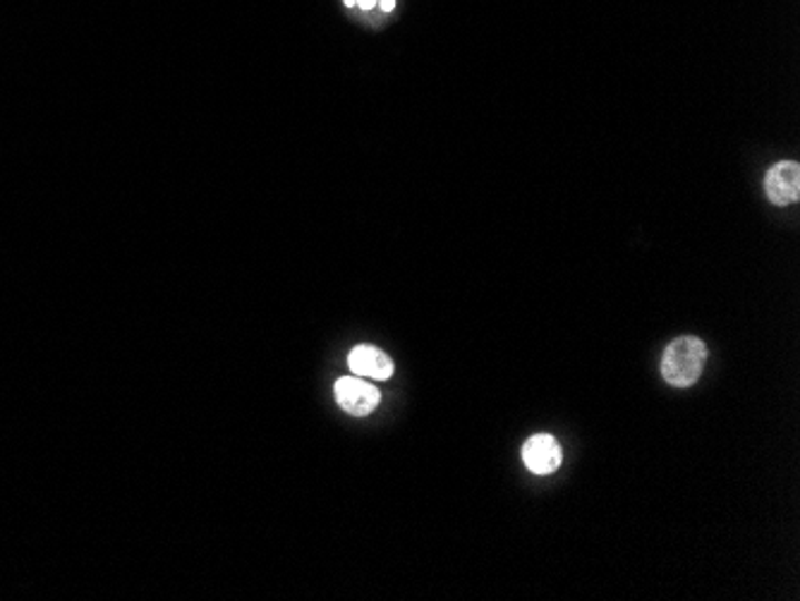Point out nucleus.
Masks as SVG:
<instances>
[{"label": "nucleus", "instance_id": "obj_1", "mask_svg": "<svg viewBox=\"0 0 800 601\" xmlns=\"http://www.w3.org/2000/svg\"><path fill=\"white\" fill-rule=\"evenodd\" d=\"M708 345L695 336H681L671 341L662 357V376L669 386L688 388L693 386L704 365H708Z\"/></svg>", "mask_w": 800, "mask_h": 601}, {"label": "nucleus", "instance_id": "obj_2", "mask_svg": "<svg viewBox=\"0 0 800 601\" xmlns=\"http://www.w3.org/2000/svg\"><path fill=\"white\" fill-rule=\"evenodd\" d=\"M336 403L353 417H367L382 403V393L365 376H343L336 382Z\"/></svg>", "mask_w": 800, "mask_h": 601}, {"label": "nucleus", "instance_id": "obj_3", "mask_svg": "<svg viewBox=\"0 0 800 601\" xmlns=\"http://www.w3.org/2000/svg\"><path fill=\"white\" fill-rule=\"evenodd\" d=\"M764 193L774 207H791L800 199V166L779 161L764 176Z\"/></svg>", "mask_w": 800, "mask_h": 601}, {"label": "nucleus", "instance_id": "obj_4", "mask_svg": "<svg viewBox=\"0 0 800 601\" xmlns=\"http://www.w3.org/2000/svg\"><path fill=\"white\" fill-rule=\"evenodd\" d=\"M561 446L552 434H535L525 441L523 446V463L530 472L535 474H552L561 465Z\"/></svg>", "mask_w": 800, "mask_h": 601}, {"label": "nucleus", "instance_id": "obj_5", "mask_svg": "<svg viewBox=\"0 0 800 601\" xmlns=\"http://www.w3.org/2000/svg\"><path fill=\"white\" fill-rule=\"evenodd\" d=\"M348 367L355 376L376 378V382H386L394 376V362L379 347L374 345H357L348 355Z\"/></svg>", "mask_w": 800, "mask_h": 601}, {"label": "nucleus", "instance_id": "obj_6", "mask_svg": "<svg viewBox=\"0 0 800 601\" xmlns=\"http://www.w3.org/2000/svg\"><path fill=\"white\" fill-rule=\"evenodd\" d=\"M355 6H359L363 10H372L379 6V0H355Z\"/></svg>", "mask_w": 800, "mask_h": 601}, {"label": "nucleus", "instance_id": "obj_7", "mask_svg": "<svg viewBox=\"0 0 800 601\" xmlns=\"http://www.w3.org/2000/svg\"><path fill=\"white\" fill-rule=\"evenodd\" d=\"M379 8H382L384 12H391V10L396 8V0H379Z\"/></svg>", "mask_w": 800, "mask_h": 601}, {"label": "nucleus", "instance_id": "obj_8", "mask_svg": "<svg viewBox=\"0 0 800 601\" xmlns=\"http://www.w3.org/2000/svg\"><path fill=\"white\" fill-rule=\"evenodd\" d=\"M345 8H355V0H343Z\"/></svg>", "mask_w": 800, "mask_h": 601}]
</instances>
